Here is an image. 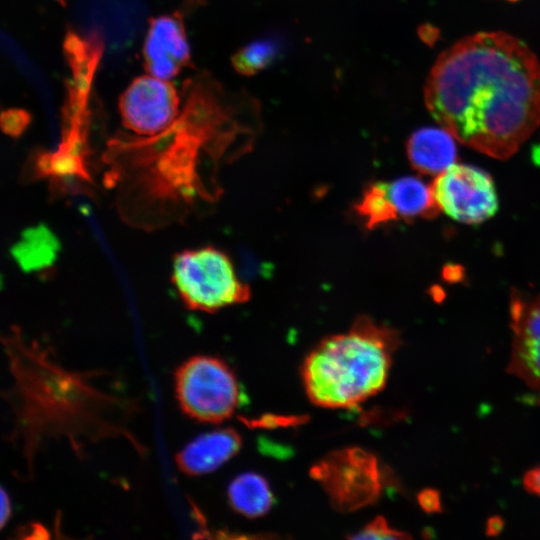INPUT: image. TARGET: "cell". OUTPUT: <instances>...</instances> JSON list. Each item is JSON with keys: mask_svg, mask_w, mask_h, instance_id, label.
<instances>
[{"mask_svg": "<svg viewBox=\"0 0 540 540\" xmlns=\"http://www.w3.org/2000/svg\"><path fill=\"white\" fill-rule=\"evenodd\" d=\"M249 143L225 110L196 96L184 98L175 121L152 136L118 135L107 142L104 182L114 189L123 219L158 228L184 219L200 203L218 200L222 164Z\"/></svg>", "mask_w": 540, "mask_h": 540, "instance_id": "obj_1", "label": "cell"}, {"mask_svg": "<svg viewBox=\"0 0 540 540\" xmlns=\"http://www.w3.org/2000/svg\"><path fill=\"white\" fill-rule=\"evenodd\" d=\"M424 101L457 141L508 159L540 125V59L504 31L466 36L437 57Z\"/></svg>", "mask_w": 540, "mask_h": 540, "instance_id": "obj_2", "label": "cell"}, {"mask_svg": "<svg viewBox=\"0 0 540 540\" xmlns=\"http://www.w3.org/2000/svg\"><path fill=\"white\" fill-rule=\"evenodd\" d=\"M1 341L15 379L3 395L14 410L12 435L22 441L27 464L48 438H66L78 454L86 442L120 436L143 452L123 424L124 412L133 404L99 387V373L64 368L50 349L28 343L16 328Z\"/></svg>", "mask_w": 540, "mask_h": 540, "instance_id": "obj_3", "label": "cell"}, {"mask_svg": "<svg viewBox=\"0 0 540 540\" xmlns=\"http://www.w3.org/2000/svg\"><path fill=\"white\" fill-rule=\"evenodd\" d=\"M396 331L359 317L346 333L329 336L310 351L301 367L306 394L315 405L352 408L386 385Z\"/></svg>", "mask_w": 540, "mask_h": 540, "instance_id": "obj_4", "label": "cell"}, {"mask_svg": "<svg viewBox=\"0 0 540 540\" xmlns=\"http://www.w3.org/2000/svg\"><path fill=\"white\" fill-rule=\"evenodd\" d=\"M172 283L190 310L214 313L249 300V287L237 276L229 256L212 246L174 255Z\"/></svg>", "mask_w": 540, "mask_h": 540, "instance_id": "obj_5", "label": "cell"}, {"mask_svg": "<svg viewBox=\"0 0 540 540\" xmlns=\"http://www.w3.org/2000/svg\"><path fill=\"white\" fill-rule=\"evenodd\" d=\"M174 387L181 411L201 423L224 422L242 401L234 370L213 355H194L182 362L174 373Z\"/></svg>", "mask_w": 540, "mask_h": 540, "instance_id": "obj_6", "label": "cell"}, {"mask_svg": "<svg viewBox=\"0 0 540 540\" xmlns=\"http://www.w3.org/2000/svg\"><path fill=\"white\" fill-rule=\"evenodd\" d=\"M310 475L323 487L332 507L340 512H352L374 504L381 494L378 460L359 447L327 454L311 468Z\"/></svg>", "mask_w": 540, "mask_h": 540, "instance_id": "obj_7", "label": "cell"}, {"mask_svg": "<svg viewBox=\"0 0 540 540\" xmlns=\"http://www.w3.org/2000/svg\"><path fill=\"white\" fill-rule=\"evenodd\" d=\"M431 189L438 209L464 224L483 223L499 208L492 177L473 165L454 163L437 175Z\"/></svg>", "mask_w": 540, "mask_h": 540, "instance_id": "obj_8", "label": "cell"}, {"mask_svg": "<svg viewBox=\"0 0 540 540\" xmlns=\"http://www.w3.org/2000/svg\"><path fill=\"white\" fill-rule=\"evenodd\" d=\"M123 125L141 136L168 128L180 113V98L168 80L152 75L132 81L119 98Z\"/></svg>", "mask_w": 540, "mask_h": 540, "instance_id": "obj_9", "label": "cell"}, {"mask_svg": "<svg viewBox=\"0 0 540 540\" xmlns=\"http://www.w3.org/2000/svg\"><path fill=\"white\" fill-rule=\"evenodd\" d=\"M509 310L513 339L508 372L540 392V293L527 298L511 292Z\"/></svg>", "mask_w": 540, "mask_h": 540, "instance_id": "obj_10", "label": "cell"}, {"mask_svg": "<svg viewBox=\"0 0 540 540\" xmlns=\"http://www.w3.org/2000/svg\"><path fill=\"white\" fill-rule=\"evenodd\" d=\"M144 65L157 78L169 80L190 62V47L179 12L150 20L143 45Z\"/></svg>", "mask_w": 540, "mask_h": 540, "instance_id": "obj_11", "label": "cell"}, {"mask_svg": "<svg viewBox=\"0 0 540 540\" xmlns=\"http://www.w3.org/2000/svg\"><path fill=\"white\" fill-rule=\"evenodd\" d=\"M242 447V438L232 427L202 433L175 455L178 469L187 476L214 472L233 458Z\"/></svg>", "mask_w": 540, "mask_h": 540, "instance_id": "obj_12", "label": "cell"}, {"mask_svg": "<svg viewBox=\"0 0 540 540\" xmlns=\"http://www.w3.org/2000/svg\"><path fill=\"white\" fill-rule=\"evenodd\" d=\"M63 50L72 73L67 84V95L89 101L94 74L104 50L103 37L97 30L81 35L69 29L63 42Z\"/></svg>", "mask_w": 540, "mask_h": 540, "instance_id": "obj_13", "label": "cell"}, {"mask_svg": "<svg viewBox=\"0 0 540 540\" xmlns=\"http://www.w3.org/2000/svg\"><path fill=\"white\" fill-rule=\"evenodd\" d=\"M454 136L441 127H423L407 141V155L413 168L423 174L438 175L457 158Z\"/></svg>", "mask_w": 540, "mask_h": 540, "instance_id": "obj_14", "label": "cell"}, {"mask_svg": "<svg viewBox=\"0 0 540 540\" xmlns=\"http://www.w3.org/2000/svg\"><path fill=\"white\" fill-rule=\"evenodd\" d=\"M388 200L397 219H429L438 215L431 186L413 176L384 182Z\"/></svg>", "mask_w": 540, "mask_h": 540, "instance_id": "obj_15", "label": "cell"}, {"mask_svg": "<svg viewBox=\"0 0 540 540\" xmlns=\"http://www.w3.org/2000/svg\"><path fill=\"white\" fill-rule=\"evenodd\" d=\"M230 508L247 518L266 515L274 504L268 480L256 472H244L234 477L227 488Z\"/></svg>", "mask_w": 540, "mask_h": 540, "instance_id": "obj_16", "label": "cell"}, {"mask_svg": "<svg viewBox=\"0 0 540 540\" xmlns=\"http://www.w3.org/2000/svg\"><path fill=\"white\" fill-rule=\"evenodd\" d=\"M282 51L277 37L254 40L238 49L231 58L233 68L244 76H252L269 67Z\"/></svg>", "mask_w": 540, "mask_h": 540, "instance_id": "obj_17", "label": "cell"}, {"mask_svg": "<svg viewBox=\"0 0 540 540\" xmlns=\"http://www.w3.org/2000/svg\"><path fill=\"white\" fill-rule=\"evenodd\" d=\"M355 209L369 229L398 220L388 200L384 182H375L366 187Z\"/></svg>", "mask_w": 540, "mask_h": 540, "instance_id": "obj_18", "label": "cell"}, {"mask_svg": "<svg viewBox=\"0 0 540 540\" xmlns=\"http://www.w3.org/2000/svg\"><path fill=\"white\" fill-rule=\"evenodd\" d=\"M351 539H408L411 536L392 528L382 516H377L357 533L348 536Z\"/></svg>", "mask_w": 540, "mask_h": 540, "instance_id": "obj_19", "label": "cell"}, {"mask_svg": "<svg viewBox=\"0 0 540 540\" xmlns=\"http://www.w3.org/2000/svg\"><path fill=\"white\" fill-rule=\"evenodd\" d=\"M32 115L23 108H8L0 112V129L7 135L18 138L20 137L29 124L31 123Z\"/></svg>", "mask_w": 540, "mask_h": 540, "instance_id": "obj_20", "label": "cell"}, {"mask_svg": "<svg viewBox=\"0 0 540 540\" xmlns=\"http://www.w3.org/2000/svg\"><path fill=\"white\" fill-rule=\"evenodd\" d=\"M249 426L254 427H277V426H288L293 425L297 423H301V417H294V416H278V415H264L259 419L255 420H246L243 421Z\"/></svg>", "mask_w": 540, "mask_h": 540, "instance_id": "obj_21", "label": "cell"}, {"mask_svg": "<svg viewBox=\"0 0 540 540\" xmlns=\"http://www.w3.org/2000/svg\"><path fill=\"white\" fill-rule=\"evenodd\" d=\"M526 491L540 496V465L527 471L523 477Z\"/></svg>", "mask_w": 540, "mask_h": 540, "instance_id": "obj_22", "label": "cell"}, {"mask_svg": "<svg viewBox=\"0 0 540 540\" xmlns=\"http://www.w3.org/2000/svg\"><path fill=\"white\" fill-rule=\"evenodd\" d=\"M11 515V503L8 494L0 486V530L7 523Z\"/></svg>", "mask_w": 540, "mask_h": 540, "instance_id": "obj_23", "label": "cell"}, {"mask_svg": "<svg viewBox=\"0 0 540 540\" xmlns=\"http://www.w3.org/2000/svg\"><path fill=\"white\" fill-rule=\"evenodd\" d=\"M419 501L422 508L428 512L437 511L440 508L439 499L433 491L422 492Z\"/></svg>", "mask_w": 540, "mask_h": 540, "instance_id": "obj_24", "label": "cell"}, {"mask_svg": "<svg viewBox=\"0 0 540 540\" xmlns=\"http://www.w3.org/2000/svg\"><path fill=\"white\" fill-rule=\"evenodd\" d=\"M419 35L421 39L428 44L433 43L438 37L436 28L429 24L420 27Z\"/></svg>", "mask_w": 540, "mask_h": 540, "instance_id": "obj_25", "label": "cell"}, {"mask_svg": "<svg viewBox=\"0 0 540 540\" xmlns=\"http://www.w3.org/2000/svg\"><path fill=\"white\" fill-rule=\"evenodd\" d=\"M205 0H185L184 6L188 9H194L198 7L199 5L203 4Z\"/></svg>", "mask_w": 540, "mask_h": 540, "instance_id": "obj_26", "label": "cell"}, {"mask_svg": "<svg viewBox=\"0 0 540 540\" xmlns=\"http://www.w3.org/2000/svg\"><path fill=\"white\" fill-rule=\"evenodd\" d=\"M61 5H65L66 4V0H57Z\"/></svg>", "mask_w": 540, "mask_h": 540, "instance_id": "obj_27", "label": "cell"}, {"mask_svg": "<svg viewBox=\"0 0 540 540\" xmlns=\"http://www.w3.org/2000/svg\"><path fill=\"white\" fill-rule=\"evenodd\" d=\"M513 1H515V0H513Z\"/></svg>", "mask_w": 540, "mask_h": 540, "instance_id": "obj_28", "label": "cell"}]
</instances>
